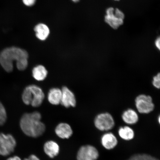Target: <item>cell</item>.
<instances>
[{
    "label": "cell",
    "mask_w": 160,
    "mask_h": 160,
    "mask_svg": "<svg viewBox=\"0 0 160 160\" xmlns=\"http://www.w3.org/2000/svg\"><path fill=\"white\" fill-rule=\"evenodd\" d=\"M23 3L28 7H32L34 5L36 0H22Z\"/></svg>",
    "instance_id": "44dd1931"
},
{
    "label": "cell",
    "mask_w": 160,
    "mask_h": 160,
    "mask_svg": "<svg viewBox=\"0 0 160 160\" xmlns=\"http://www.w3.org/2000/svg\"><path fill=\"white\" fill-rule=\"evenodd\" d=\"M152 84L156 88L159 89L160 87V74L159 73L153 78Z\"/></svg>",
    "instance_id": "ffe728a7"
},
{
    "label": "cell",
    "mask_w": 160,
    "mask_h": 160,
    "mask_svg": "<svg viewBox=\"0 0 160 160\" xmlns=\"http://www.w3.org/2000/svg\"><path fill=\"white\" fill-rule=\"evenodd\" d=\"M62 95L61 89L58 88H53L49 90L48 93V101L52 105H58L61 103Z\"/></svg>",
    "instance_id": "5bb4252c"
},
{
    "label": "cell",
    "mask_w": 160,
    "mask_h": 160,
    "mask_svg": "<svg viewBox=\"0 0 160 160\" xmlns=\"http://www.w3.org/2000/svg\"><path fill=\"white\" fill-rule=\"evenodd\" d=\"M122 117L123 121L129 125L135 124L139 120L137 113L135 110L131 109H128L124 112Z\"/></svg>",
    "instance_id": "4fadbf2b"
},
{
    "label": "cell",
    "mask_w": 160,
    "mask_h": 160,
    "mask_svg": "<svg viewBox=\"0 0 160 160\" xmlns=\"http://www.w3.org/2000/svg\"><path fill=\"white\" fill-rule=\"evenodd\" d=\"M42 116L39 112L25 113L22 116L20 126L26 135L37 138L42 135L46 129L45 125L41 121Z\"/></svg>",
    "instance_id": "7a4b0ae2"
},
{
    "label": "cell",
    "mask_w": 160,
    "mask_h": 160,
    "mask_svg": "<svg viewBox=\"0 0 160 160\" xmlns=\"http://www.w3.org/2000/svg\"><path fill=\"white\" fill-rule=\"evenodd\" d=\"M120 137L125 141H130L133 139L135 133L133 130L128 126L121 127L118 131Z\"/></svg>",
    "instance_id": "e0dca14e"
},
{
    "label": "cell",
    "mask_w": 160,
    "mask_h": 160,
    "mask_svg": "<svg viewBox=\"0 0 160 160\" xmlns=\"http://www.w3.org/2000/svg\"><path fill=\"white\" fill-rule=\"evenodd\" d=\"M95 127L101 131H107L113 128L115 123L112 116L108 113L99 114L95 118Z\"/></svg>",
    "instance_id": "8992f818"
},
{
    "label": "cell",
    "mask_w": 160,
    "mask_h": 160,
    "mask_svg": "<svg viewBox=\"0 0 160 160\" xmlns=\"http://www.w3.org/2000/svg\"><path fill=\"white\" fill-rule=\"evenodd\" d=\"M28 53L24 49L15 47L6 48L0 53V64L6 72L10 73L13 71L15 61L17 69L24 71L28 64Z\"/></svg>",
    "instance_id": "6da1fadb"
},
{
    "label": "cell",
    "mask_w": 160,
    "mask_h": 160,
    "mask_svg": "<svg viewBox=\"0 0 160 160\" xmlns=\"http://www.w3.org/2000/svg\"><path fill=\"white\" fill-rule=\"evenodd\" d=\"M45 94L41 88L34 85L26 87L22 95V99L26 105L38 107L42 105Z\"/></svg>",
    "instance_id": "3957f363"
},
{
    "label": "cell",
    "mask_w": 160,
    "mask_h": 160,
    "mask_svg": "<svg viewBox=\"0 0 160 160\" xmlns=\"http://www.w3.org/2000/svg\"><path fill=\"white\" fill-rule=\"evenodd\" d=\"M99 157V152L93 146H82L78 151L77 160H97Z\"/></svg>",
    "instance_id": "ba28073f"
},
{
    "label": "cell",
    "mask_w": 160,
    "mask_h": 160,
    "mask_svg": "<svg viewBox=\"0 0 160 160\" xmlns=\"http://www.w3.org/2000/svg\"><path fill=\"white\" fill-rule=\"evenodd\" d=\"M36 37L41 41H45L47 39L50 34V29L45 24H38L34 28Z\"/></svg>",
    "instance_id": "9a60e30c"
},
{
    "label": "cell",
    "mask_w": 160,
    "mask_h": 160,
    "mask_svg": "<svg viewBox=\"0 0 160 160\" xmlns=\"http://www.w3.org/2000/svg\"><path fill=\"white\" fill-rule=\"evenodd\" d=\"M72 1L74 2H79L80 0H72Z\"/></svg>",
    "instance_id": "d4e9b609"
},
{
    "label": "cell",
    "mask_w": 160,
    "mask_h": 160,
    "mask_svg": "<svg viewBox=\"0 0 160 160\" xmlns=\"http://www.w3.org/2000/svg\"><path fill=\"white\" fill-rule=\"evenodd\" d=\"M7 160H22L18 156H14L8 158Z\"/></svg>",
    "instance_id": "cb8c5ba5"
},
{
    "label": "cell",
    "mask_w": 160,
    "mask_h": 160,
    "mask_svg": "<svg viewBox=\"0 0 160 160\" xmlns=\"http://www.w3.org/2000/svg\"><path fill=\"white\" fill-rule=\"evenodd\" d=\"M135 102L136 108L140 113H149L154 109L155 106L152 99L150 96L145 95L138 96L136 98Z\"/></svg>",
    "instance_id": "52a82bcc"
},
{
    "label": "cell",
    "mask_w": 160,
    "mask_h": 160,
    "mask_svg": "<svg viewBox=\"0 0 160 160\" xmlns=\"http://www.w3.org/2000/svg\"><path fill=\"white\" fill-rule=\"evenodd\" d=\"M55 132L58 137L63 139H69L73 134L71 126L65 123L59 124L55 128Z\"/></svg>",
    "instance_id": "30bf717a"
},
{
    "label": "cell",
    "mask_w": 160,
    "mask_h": 160,
    "mask_svg": "<svg viewBox=\"0 0 160 160\" xmlns=\"http://www.w3.org/2000/svg\"><path fill=\"white\" fill-rule=\"evenodd\" d=\"M32 73L34 78L37 81H41L47 77L48 72L43 66L39 65L33 68Z\"/></svg>",
    "instance_id": "2e32d148"
},
{
    "label": "cell",
    "mask_w": 160,
    "mask_h": 160,
    "mask_svg": "<svg viewBox=\"0 0 160 160\" xmlns=\"http://www.w3.org/2000/svg\"><path fill=\"white\" fill-rule=\"evenodd\" d=\"M44 151L49 157L53 158L59 154L60 148L56 142L53 141H48L43 146Z\"/></svg>",
    "instance_id": "7c38bea8"
},
{
    "label": "cell",
    "mask_w": 160,
    "mask_h": 160,
    "mask_svg": "<svg viewBox=\"0 0 160 160\" xmlns=\"http://www.w3.org/2000/svg\"><path fill=\"white\" fill-rule=\"evenodd\" d=\"M7 119V112L2 103L0 102V126L4 124Z\"/></svg>",
    "instance_id": "d6986e66"
},
{
    "label": "cell",
    "mask_w": 160,
    "mask_h": 160,
    "mask_svg": "<svg viewBox=\"0 0 160 160\" xmlns=\"http://www.w3.org/2000/svg\"><path fill=\"white\" fill-rule=\"evenodd\" d=\"M117 137L112 133H106L101 138V143L104 148L108 150L114 148L118 144Z\"/></svg>",
    "instance_id": "8fae6325"
},
{
    "label": "cell",
    "mask_w": 160,
    "mask_h": 160,
    "mask_svg": "<svg viewBox=\"0 0 160 160\" xmlns=\"http://www.w3.org/2000/svg\"><path fill=\"white\" fill-rule=\"evenodd\" d=\"M115 1H119V0H115Z\"/></svg>",
    "instance_id": "4316f807"
},
{
    "label": "cell",
    "mask_w": 160,
    "mask_h": 160,
    "mask_svg": "<svg viewBox=\"0 0 160 160\" xmlns=\"http://www.w3.org/2000/svg\"><path fill=\"white\" fill-rule=\"evenodd\" d=\"M155 45L156 47L159 50L160 49V39L158 37L156 39L155 42Z\"/></svg>",
    "instance_id": "603a6c76"
},
{
    "label": "cell",
    "mask_w": 160,
    "mask_h": 160,
    "mask_svg": "<svg viewBox=\"0 0 160 160\" xmlns=\"http://www.w3.org/2000/svg\"><path fill=\"white\" fill-rule=\"evenodd\" d=\"M125 15L118 9L110 7L107 9L105 21L113 29H117L123 23Z\"/></svg>",
    "instance_id": "277c9868"
},
{
    "label": "cell",
    "mask_w": 160,
    "mask_h": 160,
    "mask_svg": "<svg viewBox=\"0 0 160 160\" xmlns=\"http://www.w3.org/2000/svg\"><path fill=\"white\" fill-rule=\"evenodd\" d=\"M23 160H40L38 158L37 156L34 155H30L29 157L27 158H25Z\"/></svg>",
    "instance_id": "7402d4cb"
},
{
    "label": "cell",
    "mask_w": 160,
    "mask_h": 160,
    "mask_svg": "<svg viewBox=\"0 0 160 160\" xmlns=\"http://www.w3.org/2000/svg\"><path fill=\"white\" fill-rule=\"evenodd\" d=\"M16 146L17 142L12 135L0 133V155H10L14 151Z\"/></svg>",
    "instance_id": "5b68a950"
},
{
    "label": "cell",
    "mask_w": 160,
    "mask_h": 160,
    "mask_svg": "<svg viewBox=\"0 0 160 160\" xmlns=\"http://www.w3.org/2000/svg\"><path fill=\"white\" fill-rule=\"evenodd\" d=\"M128 160H159L155 157H152V156L146 154H136L130 158Z\"/></svg>",
    "instance_id": "ac0fdd59"
},
{
    "label": "cell",
    "mask_w": 160,
    "mask_h": 160,
    "mask_svg": "<svg viewBox=\"0 0 160 160\" xmlns=\"http://www.w3.org/2000/svg\"><path fill=\"white\" fill-rule=\"evenodd\" d=\"M62 92L61 104L65 108L75 107L77 104L74 94L67 87H63Z\"/></svg>",
    "instance_id": "9c48e42d"
},
{
    "label": "cell",
    "mask_w": 160,
    "mask_h": 160,
    "mask_svg": "<svg viewBox=\"0 0 160 160\" xmlns=\"http://www.w3.org/2000/svg\"><path fill=\"white\" fill-rule=\"evenodd\" d=\"M160 117L159 116V118H158V120H159V123H160Z\"/></svg>",
    "instance_id": "484cf974"
}]
</instances>
